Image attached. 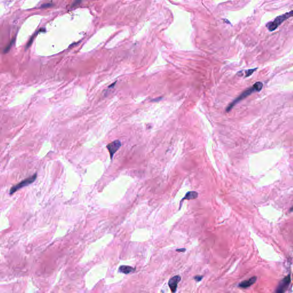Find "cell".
Wrapping results in <instances>:
<instances>
[{"instance_id":"7c38bea8","label":"cell","mask_w":293,"mask_h":293,"mask_svg":"<svg viewBox=\"0 0 293 293\" xmlns=\"http://www.w3.org/2000/svg\"><path fill=\"white\" fill-rule=\"evenodd\" d=\"M203 276L202 275H196V277H194L195 280L197 282H199L202 279Z\"/></svg>"},{"instance_id":"ba28073f","label":"cell","mask_w":293,"mask_h":293,"mask_svg":"<svg viewBox=\"0 0 293 293\" xmlns=\"http://www.w3.org/2000/svg\"><path fill=\"white\" fill-rule=\"evenodd\" d=\"M198 196V194L195 191H189L186 194L185 196L182 200V202L184 200H192L197 198Z\"/></svg>"},{"instance_id":"277c9868","label":"cell","mask_w":293,"mask_h":293,"mask_svg":"<svg viewBox=\"0 0 293 293\" xmlns=\"http://www.w3.org/2000/svg\"><path fill=\"white\" fill-rule=\"evenodd\" d=\"M290 282H291V277H290V275H288L279 282L278 286L277 287L276 292L278 293L285 292L286 290L288 289V287Z\"/></svg>"},{"instance_id":"3957f363","label":"cell","mask_w":293,"mask_h":293,"mask_svg":"<svg viewBox=\"0 0 293 293\" xmlns=\"http://www.w3.org/2000/svg\"><path fill=\"white\" fill-rule=\"evenodd\" d=\"M36 178H37V174L35 173L34 175H33V176L26 179L22 182H20L19 183H18L17 184L15 185V186H13L10 190V191H9V193H10V194H14V192H16L17 191L21 189V188L25 187V186H28L29 184H30L31 183H32L33 182H34Z\"/></svg>"},{"instance_id":"8992f818","label":"cell","mask_w":293,"mask_h":293,"mask_svg":"<svg viewBox=\"0 0 293 293\" xmlns=\"http://www.w3.org/2000/svg\"><path fill=\"white\" fill-rule=\"evenodd\" d=\"M181 280V277L179 275H175L171 278L168 281V286L172 293H175L178 284Z\"/></svg>"},{"instance_id":"4fadbf2b","label":"cell","mask_w":293,"mask_h":293,"mask_svg":"<svg viewBox=\"0 0 293 293\" xmlns=\"http://www.w3.org/2000/svg\"><path fill=\"white\" fill-rule=\"evenodd\" d=\"M186 250V248H180V249H177V250H176V251L178 252H184Z\"/></svg>"},{"instance_id":"30bf717a","label":"cell","mask_w":293,"mask_h":293,"mask_svg":"<svg viewBox=\"0 0 293 293\" xmlns=\"http://www.w3.org/2000/svg\"><path fill=\"white\" fill-rule=\"evenodd\" d=\"M257 69V68H254V69H248V70H245L244 71V73H245V77H249L251 75H252V74L255 71V70Z\"/></svg>"},{"instance_id":"8fae6325","label":"cell","mask_w":293,"mask_h":293,"mask_svg":"<svg viewBox=\"0 0 293 293\" xmlns=\"http://www.w3.org/2000/svg\"><path fill=\"white\" fill-rule=\"evenodd\" d=\"M13 40H12V41L11 42L10 44L9 45H8V46H7L6 47V48H5V49H4V53H7V52H8L9 51V50L10 49V48H11L12 46H13Z\"/></svg>"},{"instance_id":"5bb4252c","label":"cell","mask_w":293,"mask_h":293,"mask_svg":"<svg viewBox=\"0 0 293 293\" xmlns=\"http://www.w3.org/2000/svg\"><path fill=\"white\" fill-rule=\"evenodd\" d=\"M50 5H51L50 4H46L43 5L42 7V8H46V7H47V6H49Z\"/></svg>"},{"instance_id":"9c48e42d","label":"cell","mask_w":293,"mask_h":293,"mask_svg":"<svg viewBox=\"0 0 293 293\" xmlns=\"http://www.w3.org/2000/svg\"><path fill=\"white\" fill-rule=\"evenodd\" d=\"M135 269L132 268V267L128 266H120L119 268V271L120 272H123L125 274H128L131 272L135 271Z\"/></svg>"},{"instance_id":"5b68a950","label":"cell","mask_w":293,"mask_h":293,"mask_svg":"<svg viewBox=\"0 0 293 293\" xmlns=\"http://www.w3.org/2000/svg\"><path fill=\"white\" fill-rule=\"evenodd\" d=\"M121 145V143H120V141H113V142H112L111 143H109V145H108V150L109 153L110 154V156H111V159H112L113 157V155L120 148Z\"/></svg>"},{"instance_id":"6da1fadb","label":"cell","mask_w":293,"mask_h":293,"mask_svg":"<svg viewBox=\"0 0 293 293\" xmlns=\"http://www.w3.org/2000/svg\"><path fill=\"white\" fill-rule=\"evenodd\" d=\"M263 83H262V82L258 81V82H256V83H255V84L252 85V87H250V88H249L247 89H246V91H244V92H243L241 95H240L236 99L234 100L227 107L226 111H230L231 109H232V108L234 107L236 104L238 103L240 101H242V100L244 99L246 97H247L248 96L251 95L252 93H255V92H259V91H261L262 89L263 88Z\"/></svg>"},{"instance_id":"52a82bcc","label":"cell","mask_w":293,"mask_h":293,"mask_svg":"<svg viewBox=\"0 0 293 293\" xmlns=\"http://www.w3.org/2000/svg\"><path fill=\"white\" fill-rule=\"evenodd\" d=\"M257 279V277L254 276V277H251L250 279L247 280L242 281L239 284V287L243 288V289H246L249 287H250L251 285H253L254 283H255V282Z\"/></svg>"},{"instance_id":"7a4b0ae2","label":"cell","mask_w":293,"mask_h":293,"mask_svg":"<svg viewBox=\"0 0 293 293\" xmlns=\"http://www.w3.org/2000/svg\"><path fill=\"white\" fill-rule=\"evenodd\" d=\"M293 16V11L291 10L289 12H287L277 17L273 21L268 22L266 25V27L269 31L272 32L278 28L279 25H281L282 22L287 20L289 18Z\"/></svg>"}]
</instances>
